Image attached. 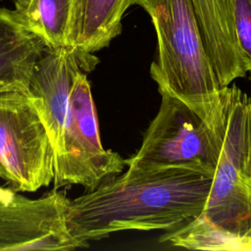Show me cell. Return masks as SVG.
I'll list each match as a JSON object with an SVG mask.
<instances>
[{
  "label": "cell",
  "instance_id": "obj_3",
  "mask_svg": "<svg viewBox=\"0 0 251 251\" xmlns=\"http://www.w3.org/2000/svg\"><path fill=\"white\" fill-rule=\"evenodd\" d=\"M218 162L202 215L251 245V97L237 86L221 88L212 116Z\"/></svg>",
  "mask_w": 251,
  "mask_h": 251
},
{
  "label": "cell",
  "instance_id": "obj_11",
  "mask_svg": "<svg viewBox=\"0 0 251 251\" xmlns=\"http://www.w3.org/2000/svg\"><path fill=\"white\" fill-rule=\"evenodd\" d=\"M134 0H74L68 47L88 61L122 32V20Z\"/></svg>",
  "mask_w": 251,
  "mask_h": 251
},
{
  "label": "cell",
  "instance_id": "obj_8",
  "mask_svg": "<svg viewBox=\"0 0 251 251\" xmlns=\"http://www.w3.org/2000/svg\"><path fill=\"white\" fill-rule=\"evenodd\" d=\"M93 68L72 47L47 48L35 67L27 94L47 128L55 158L62 148L63 130L75 79L80 71L89 72Z\"/></svg>",
  "mask_w": 251,
  "mask_h": 251
},
{
  "label": "cell",
  "instance_id": "obj_13",
  "mask_svg": "<svg viewBox=\"0 0 251 251\" xmlns=\"http://www.w3.org/2000/svg\"><path fill=\"white\" fill-rule=\"evenodd\" d=\"M160 241L188 249L245 250L241 237L216 226L202 214L175 229L167 230Z\"/></svg>",
  "mask_w": 251,
  "mask_h": 251
},
{
  "label": "cell",
  "instance_id": "obj_15",
  "mask_svg": "<svg viewBox=\"0 0 251 251\" xmlns=\"http://www.w3.org/2000/svg\"><path fill=\"white\" fill-rule=\"evenodd\" d=\"M0 178L5 179L8 183L10 182V176L7 172V170L4 168V166L0 163Z\"/></svg>",
  "mask_w": 251,
  "mask_h": 251
},
{
  "label": "cell",
  "instance_id": "obj_5",
  "mask_svg": "<svg viewBox=\"0 0 251 251\" xmlns=\"http://www.w3.org/2000/svg\"><path fill=\"white\" fill-rule=\"evenodd\" d=\"M126 167V159L102 146L90 83L85 71H80L71 90L62 148L55 158L54 188L77 184L91 191Z\"/></svg>",
  "mask_w": 251,
  "mask_h": 251
},
{
  "label": "cell",
  "instance_id": "obj_10",
  "mask_svg": "<svg viewBox=\"0 0 251 251\" xmlns=\"http://www.w3.org/2000/svg\"><path fill=\"white\" fill-rule=\"evenodd\" d=\"M47 49L15 11L0 8V93H27L35 67Z\"/></svg>",
  "mask_w": 251,
  "mask_h": 251
},
{
  "label": "cell",
  "instance_id": "obj_12",
  "mask_svg": "<svg viewBox=\"0 0 251 251\" xmlns=\"http://www.w3.org/2000/svg\"><path fill=\"white\" fill-rule=\"evenodd\" d=\"M73 4L74 0H25L14 11L47 48L57 49L68 47Z\"/></svg>",
  "mask_w": 251,
  "mask_h": 251
},
{
  "label": "cell",
  "instance_id": "obj_4",
  "mask_svg": "<svg viewBox=\"0 0 251 251\" xmlns=\"http://www.w3.org/2000/svg\"><path fill=\"white\" fill-rule=\"evenodd\" d=\"M161 104L136 153L126 159L127 171L190 167L215 173L218 142L211 125L183 101L159 90Z\"/></svg>",
  "mask_w": 251,
  "mask_h": 251
},
{
  "label": "cell",
  "instance_id": "obj_6",
  "mask_svg": "<svg viewBox=\"0 0 251 251\" xmlns=\"http://www.w3.org/2000/svg\"><path fill=\"white\" fill-rule=\"evenodd\" d=\"M0 163L10 176V186L20 192H35L54 180V148L25 92L0 93Z\"/></svg>",
  "mask_w": 251,
  "mask_h": 251
},
{
  "label": "cell",
  "instance_id": "obj_1",
  "mask_svg": "<svg viewBox=\"0 0 251 251\" xmlns=\"http://www.w3.org/2000/svg\"><path fill=\"white\" fill-rule=\"evenodd\" d=\"M214 173L190 167L126 171L71 199L67 226L80 245L126 230H172L205 210Z\"/></svg>",
  "mask_w": 251,
  "mask_h": 251
},
{
  "label": "cell",
  "instance_id": "obj_16",
  "mask_svg": "<svg viewBox=\"0 0 251 251\" xmlns=\"http://www.w3.org/2000/svg\"><path fill=\"white\" fill-rule=\"evenodd\" d=\"M13 1H14L15 5H16V4H20V3H23V2H25V0H13Z\"/></svg>",
  "mask_w": 251,
  "mask_h": 251
},
{
  "label": "cell",
  "instance_id": "obj_7",
  "mask_svg": "<svg viewBox=\"0 0 251 251\" xmlns=\"http://www.w3.org/2000/svg\"><path fill=\"white\" fill-rule=\"evenodd\" d=\"M70 200L54 188L29 198L0 185V251H68L80 248L67 226Z\"/></svg>",
  "mask_w": 251,
  "mask_h": 251
},
{
  "label": "cell",
  "instance_id": "obj_14",
  "mask_svg": "<svg viewBox=\"0 0 251 251\" xmlns=\"http://www.w3.org/2000/svg\"><path fill=\"white\" fill-rule=\"evenodd\" d=\"M233 18L243 64L251 73V0H233Z\"/></svg>",
  "mask_w": 251,
  "mask_h": 251
},
{
  "label": "cell",
  "instance_id": "obj_17",
  "mask_svg": "<svg viewBox=\"0 0 251 251\" xmlns=\"http://www.w3.org/2000/svg\"><path fill=\"white\" fill-rule=\"evenodd\" d=\"M250 185H251V183H250Z\"/></svg>",
  "mask_w": 251,
  "mask_h": 251
},
{
  "label": "cell",
  "instance_id": "obj_9",
  "mask_svg": "<svg viewBox=\"0 0 251 251\" xmlns=\"http://www.w3.org/2000/svg\"><path fill=\"white\" fill-rule=\"evenodd\" d=\"M205 49L221 87L246 75L233 18V0H192Z\"/></svg>",
  "mask_w": 251,
  "mask_h": 251
},
{
  "label": "cell",
  "instance_id": "obj_2",
  "mask_svg": "<svg viewBox=\"0 0 251 251\" xmlns=\"http://www.w3.org/2000/svg\"><path fill=\"white\" fill-rule=\"evenodd\" d=\"M151 18L158 56L150 75L209 125L221 85L204 46L192 0H134Z\"/></svg>",
  "mask_w": 251,
  "mask_h": 251
}]
</instances>
